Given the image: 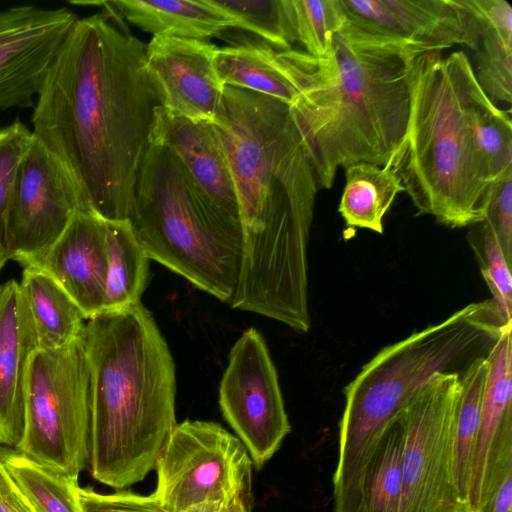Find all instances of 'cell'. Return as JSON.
I'll return each mask as SVG.
<instances>
[{
  "label": "cell",
  "mask_w": 512,
  "mask_h": 512,
  "mask_svg": "<svg viewBox=\"0 0 512 512\" xmlns=\"http://www.w3.org/2000/svg\"><path fill=\"white\" fill-rule=\"evenodd\" d=\"M404 440V426L397 416L367 467L359 512H400Z\"/></svg>",
  "instance_id": "obj_28"
},
{
  "label": "cell",
  "mask_w": 512,
  "mask_h": 512,
  "mask_svg": "<svg viewBox=\"0 0 512 512\" xmlns=\"http://www.w3.org/2000/svg\"><path fill=\"white\" fill-rule=\"evenodd\" d=\"M32 140V131L20 121L0 128V250L5 253L6 217L21 163Z\"/></svg>",
  "instance_id": "obj_33"
},
{
  "label": "cell",
  "mask_w": 512,
  "mask_h": 512,
  "mask_svg": "<svg viewBox=\"0 0 512 512\" xmlns=\"http://www.w3.org/2000/svg\"><path fill=\"white\" fill-rule=\"evenodd\" d=\"M486 356L476 358L460 374L461 393L454 426L452 470L456 494L466 512H469L471 467L489 371Z\"/></svg>",
  "instance_id": "obj_26"
},
{
  "label": "cell",
  "mask_w": 512,
  "mask_h": 512,
  "mask_svg": "<svg viewBox=\"0 0 512 512\" xmlns=\"http://www.w3.org/2000/svg\"><path fill=\"white\" fill-rule=\"evenodd\" d=\"M223 417L260 470L291 431L278 375L262 334L251 327L233 345L219 386Z\"/></svg>",
  "instance_id": "obj_11"
},
{
  "label": "cell",
  "mask_w": 512,
  "mask_h": 512,
  "mask_svg": "<svg viewBox=\"0 0 512 512\" xmlns=\"http://www.w3.org/2000/svg\"><path fill=\"white\" fill-rule=\"evenodd\" d=\"M0 448H1V446H0Z\"/></svg>",
  "instance_id": "obj_39"
},
{
  "label": "cell",
  "mask_w": 512,
  "mask_h": 512,
  "mask_svg": "<svg viewBox=\"0 0 512 512\" xmlns=\"http://www.w3.org/2000/svg\"><path fill=\"white\" fill-rule=\"evenodd\" d=\"M506 325L492 300L472 303L384 347L362 367L344 389L334 512H358L365 473L381 438L433 375L461 374L488 354Z\"/></svg>",
  "instance_id": "obj_6"
},
{
  "label": "cell",
  "mask_w": 512,
  "mask_h": 512,
  "mask_svg": "<svg viewBox=\"0 0 512 512\" xmlns=\"http://www.w3.org/2000/svg\"><path fill=\"white\" fill-rule=\"evenodd\" d=\"M105 223L108 266L102 312H112L141 303L150 259L128 220Z\"/></svg>",
  "instance_id": "obj_25"
},
{
  "label": "cell",
  "mask_w": 512,
  "mask_h": 512,
  "mask_svg": "<svg viewBox=\"0 0 512 512\" xmlns=\"http://www.w3.org/2000/svg\"><path fill=\"white\" fill-rule=\"evenodd\" d=\"M474 71L461 50L418 60L408 133L393 166L418 213L449 228L482 222L494 183L477 137L490 99Z\"/></svg>",
  "instance_id": "obj_5"
},
{
  "label": "cell",
  "mask_w": 512,
  "mask_h": 512,
  "mask_svg": "<svg viewBox=\"0 0 512 512\" xmlns=\"http://www.w3.org/2000/svg\"><path fill=\"white\" fill-rule=\"evenodd\" d=\"M347 19L372 34L441 52L476 50L479 20L472 0H340Z\"/></svg>",
  "instance_id": "obj_14"
},
{
  "label": "cell",
  "mask_w": 512,
  "mask_h": 512,
  "mask_svg": "<svg viewBox=\"0 0 512 512\" xmlns=\"http://www.w3.org/2000/svg\"><path fill=\"white\" fill-rule=\"evenodd\" d=\"M460 374L436 373L400 412L405 440L400 512H466L453 481Z\"/></svg>",
  "instance_id": "obj_9"
},
{
  "label": "cell",
  "mask_w": 512,
  "mask_h": 512,
  "mask_svg": "<svg viewBox=\"0 0 512 512\" xmlns=\"http://www.w3.org/2000/svg\"><path fill=\"white\" fill-rule=\"evenodd\" d=\"M481 512H512V476L500 485Z\"/></svg>",
  "instance_id": "obj_38"
},
{
  "label": "cell",
  "mask_w": 512,
  "mask_h": 512,
  "mask_svg": "<svg viewBox=\"0 0 512 512\" xmlns=\"http://www.w3.org/2000/svg\"><path fill=\"white\" fill-rule=\"evenodd\" d=\"M90 415V369L81 336L59 349L35 350L27 367L24 431L14 449L78 478L88 464Z\"/></svg>",
  "instance_id": "obj_8"
},
{
  "label": "cell",
  "mask_w": 512,
  "mask_h": 512,
  "mask_svg": "<svg viewBox=\"0 0 512 512\" xmlns=\"http://www.w3.org/2000/svg\"><path fill=\"white\" fill-rule=\"evenodd\" d=\"M431 51L369 33L348 19L327 56L288 51L298 92L289 107L320 188L332 187L340 167L394 166L408 133L416 65Z\"/></svg>",
  "instance_id": "obj_3"
},
{
  "label": "cell",
  "mask_w": 512,
  "mask_h": 512,
  "mask_svg": "<svg viewBox=\"0 0 512 512\" xmlns=\"http://www.w3.org/2000/svg\"><path fill=\"white\" fill-rule=\"evenodd\" d=\"M244 31L278 51L297 42L291 0H212Z\"/></svg>",
  "instance_id": "obj_29"
},
{
  "label": "cell",
  "mask_w": 512,
  "mask_h": 512,
  "mask_svg": "<svg viewBox=\"0 0 512 512\" xmlns=\"http://www.w3.org/2000/svg\"><path fill=\"white\" fill-rule=\"evenodd\" d=\"M345 179L338 211L346 225L383 233V218L404 191L395 169L359 162L345 168Z\"/></svg>",
  "instance_id": "obj_24"
},
{
  "label": "cell",
  "mask_w": 512,
  "mask_h": 512,
  "mask_svg": "<svg viewBox=\"0 0 512 512\" xmlns=\"http://www.w3.org/2000/svg\"><path fill=\"white\" fill-rule=\"evenodd\" d=\"M183 512H253L252 494L223 501H206L187 508Z\"/></svg>",
  "instance_id": "obj_36"
},
{
  "label": "cell",
  "mask_w": 512,
  "mask_h": 512,
  "mask_svg": "<svg viewBox=\"0 0 512 512\" xmlns=\"http://www.w3.org/2000/svg\"><path fill=\"white\" fill-rule=\"evenodd\" d=\"M78 17L66 8L0 11V110L34 107L52 60Z\"/></svg>",
  "instance_id": "obj_13"
},
{
  "label": "cell",
  "mask_w": 512,
  "mask_h": 512,
  "mask_svg": "<svg viewBox=\"0 0 512 512\" xmlns=\"http://www.w3.org/2000/svg\"><path fill=\"white\" fill-rule=\"evenodd\" d=\"M150 142L172 151L213 202L241 224L228 160L211 121L193 120L161 106Z\"/></svg>",
  "instance_id": "obj_19"
},
{
  "label": "cell",
  "mask_w": 512,
  "mask_h": 512,
  "mask_svg": "<svg viewBox=\"0 0 512 512\" xmlns=\"http://www.w3.org/2000/svg\"><path fill=\"white\" fill-rule=\"evenodd\" d=\"M252 466L243 443L220 424L184 420L157 461L153 494L169 512L252 494Z\"/></svg>",
  "instance_id": "obj_10"
},
{
  "label": "cell",
  "mask_w": 512,
  "mask_h": 512,
  "mask_svg": "<svg viewBox=\"0 0 512 512\" xmlns=\"http://www.w3.org/2000/svg\"><path fill=\"white\" fill-rule=\"evenodd\" d=\"M512 323L504 326L486 358L489 363L473 453L469 512H481L512 476Z\"/></svg>",
  "instance_id": "obj_15"
},
{
  "label": "cell",
  "mask_w": 512,
  "mask_h": 512,
  "mask_svg": "<svg viewBox=\"0 0 512 512\" xmlns=\"http://www.w3.org/2000/svg\"><path fill=\"white\" fill-rule=\"evenodd\" d=\"M291 8L303 51L318 58L327 56L335 34L347 21L340 0H291Z\"/></svg>",
  "instance_id": "obj_30"
},
{
  "label": "cell",
  "mask_w": 512,
  "mask_h": 512,
  "mask_svg": "<svg viewBox=\"0 0 512 512\" xmlns=\"http://www.w3.org/2000/svg\"><path fill=\"white\" fill-rule=\"evenodd\" d=\"M479 20L478 84L492 103L512 100V7L506 0H472Z\"/></svg>",
  "instance_id": "obj_22"
},
{
  "label": "cell",
  "mask_w": 512,
  "mask_h": 512,
  "mask_svg": "<svg viewBox=\"0 0 512 512\" xmlns=\"http://www.w3.org/2000/svg\"><path fill=\"white\" fill-rule=\"evenodd\" d=\"M0 466L34 512H81L78 478L52 471L3 446Z\"/></svg>",
  "instance_id": "obj_27"
},
{
  "label": "cell",
  "mask_w": 512,
  "mask_h": 512,
  "mask_svg": "<svg viewBox=\"0 0 512 512\" xmlns=\"http://www.w3.org/2000/svg\"><path fill=\"white\" fill-rule=\"evenodd\" d=\"M128 221L150 260L230 305L241 268V224L163 145L150 142L145 152Z\"/></svg>",
  "instance_id": "obj_7"
},
{
  "label": "cell",
  "mask_w": 512,
  "mask_h": 512,
  "mask_svg": "<svg viewBox=\"0 0 512 512\" xmlns=\"http://www.w3.org/2000/svg\"><path fill=\"white\" fill-rule=\"evenodd\" d=\"M20 287L32 316L38 349H59L81 336L84 315L47 273L35 266L24 267Z\"/></svg>",
  "instance_id": "obj_23"
},
{
  "label": "cell",
  "mask_w": 512,
  "mask_h": 512,
  "mask_svg": "<svg viewBox=\"0 0 512 512\" xmlns=\"http://www.w3.org/2000/svg\"><path fill=\"white\" fill-rule=\"evenodd\" d=\"M217 48L208 41L152 37L146 66L162 107L193 120L214 121L224 88L213 64Z\"/></svg>",
  "instance_id": "obj_16"
},
{
  "label": "cell",
  "mask_w": 512,
  "mask_h": 512,
  "mask_svg": "<svg viewBox=\"0 0 512 512\" xmlns=\"http://www.w3.org/2000/svg\"><path fill=\"white\" fill-rule=\"evenodd\" d=\"M81 339L91 382L90 473L127 488L155 470L177 425L173 357L141 303L88 319Z\"/></svg>",
  "instance_id": "obj_4"
},
{
  "label": "cell",
  "mask_w": 512,
  "mask_h": 512,
  "mask_svg": "<svg viewBox=\"0 0 512 512\" xmlns=\"http://www.w3.org/2000/svg\"><path fill=\"white\" fill-rule=\"evenodd\" d=\"M121 17L153 37L208 41L235 21L212 0L112 1Z\"/></svg>",
  "instance_id": "obj_21"
},
{
  "label": "cell",
  "mask_w": 512,
  "mask_h": 512,
  "mask_svg": "<svg viewBox=\"0 0 512 512\" xmlns=\"http://www.w3.org/2000/svg\"><path fill=\"white\" fill-rule=\"evenodd\" d=\"M81 211L90 212L70 172L33 136L6 217L8 259L33 265Z\"/></svg>",
  "instance_id": "obj_12"
},
{
  "label": "cell",
  "mask_w": 512,
  "mask_h": 512,
  "mask_svg": "<svg viewBox=\"0 0 512 512\" xmlns=\"http://www.w3.org/2000/svg\"><path fill=\"white\" fill-rule=\"evenodd\" d=\"M77 497L81 512H169L153 493L140 495L121 490L102 494L79 486Z\"/></svg>",
  "instance_id": "obj_34"
},
{
  "label": "cell",
  "mask_w": 512,
  "mask_h": 512,
  "mask_svg": "<svg viewBox=\"0 0 512 512\" xmlns=\"http://www.w3.org/2000/svg\"><path fill=\"white\" fill-rule=\"evenodd\" d=\"M37 349L28 304L11 279L0 286V445L15 448L22 438L28 361Z\"/></svg>",
  "instance_id": "obj_18"
},
{
  "label": "cell",
  "mask_w": 512,
  "mask_h": 512,
  "mask_svg": "<svg viewBox=\"0 0 512 512\" xmlns=\"http://www.w3.org/2000/svg\"><path fill=\"white\" fill-rule=\"evenodd\" d=\"M232 175L242 228L239 281L230 306L310 329L307 248L320 189L289 105L224 86L212 122Z\"/></svg>",
  "instance_id": "obj_2"
},
{
  "label": "cell",
  "mask_w": 512,
  "mask_h": 512,
  "mask_svg": "<svg viewBox=\"0 0 512 512\" xmlns=\"http://www.w3.org/2000/svg\"><path fill=\"white\" fill-rule=\"evenodd\" d=\"M468 241L478 259L492 302L503 324L512 323V276L500 243L486 221L472 225Z\"/></svg>",
  "instance_id": "obj_31"
},
{
  "label": "cell",
  "mask_w": 512,
  "mask_h": 512,
  "mask_svg": "<svg viewBox=\"0 0 512 512\" xmlns=\"http://www.w3.org/2000/svg\"><path fill=\"white\" fill-rule=\"evenodd\" d=\"M478 144L488 174L493 182L512 170V122L506 111L491 101L478 127Z\"/></svg>",
  "instance_id": "obj_32"
},
{
  "label": "cell",
  "mask_w": 512,
  "mask_h": 512,
  "mask_svg": "<svg viewBox=\"0 0 512 512\" xmlns=\"http://www.w3.org/2000/svg\"><path fill=\"white\" fill-rule=\"evenodd\" d=\"M251 36V35H250ZM243 36L232 46L217 48L213 64L223 86L243 88L280 100L291 106L298 98L293 85L287 51H278L263 41Z\"/></svg>",
  "instance_id": "obj_20"
},
{
  "label": "cell",
  "mask_w": 512,
  "mask_h": 512,
  "mask_svg": "<svg viewBox=\"0 0 512 512\" xmlns=\"http://www.w3.org/2000/svg\"><path fill=\"white\" fill-rule=\"evenodd\" d=\"M77 19L37 94L33 136L70 172L91 213L128 220L156 110L146 45L109 2Z\"/></svg>",
  "instance_id": "obj_1"
},
{
  "label": "cell",
  "mask_w": 512,
  "mask_h": 512,
  "mask_svg": "<svg viewBox=\"0 0 512 512\" xmlns=\"http://www.w3.org/2000/svg\"><path fill=\"white\" fill-rule=\"evenodd\" d=\"M53 278L88 320L103 311L107 278L106 223L78 212L33 265Z\"/></svg>",
  "instance_id": "obj_17"
},
{
  "label": "cell",
  "mask_w": 512,
  "mask_h": 512,
  "mask_svg": "<svg viewBox=\"0 0 512 512\" xmlns=\"http://www.w3.org/2000/svg\"><path fill=\"white\" fill-rule=\"evenodd\" d=\"M0 512H34L0 466Z\"/></svg>",
  "instance_id": "obj_37"
},
{
  "label": "cell",
  "mask_w": 512,
  "mask_h": 512,
  "mask_svg": "<svg viewBox=\"0 0 512 512\" xmlns=\"http://www.w3.org/2000/svg\"><path fill=\"white\" fill-rule=\"evenodd\" d=\"M484 221L494 231L507 261L512 265V170L493 183Z\"/></svg>",
  "instance_id": "obj_35"
}]
</instances>
